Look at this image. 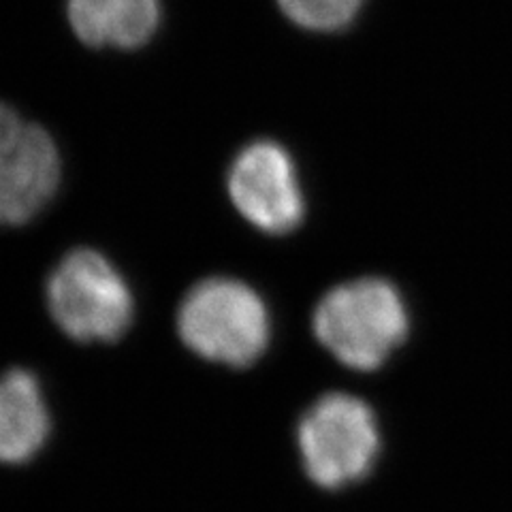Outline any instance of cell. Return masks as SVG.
<instances>
[{"instance_id":"1","label":"cell","mask_w":512,"mask_h":512,"mask_svg":"<svg viewBox=\"0 0 512 512\" xmlns=\"http://www.w3.org/2000/svg\"><path fill=\"white\" fill-rule=\"evenodd\" d=\"M318 342L355 370H376L406 338L408 314L395 288L376 278L342 284L318 303Z\"/></svg>"},{"instance_id":"2","label":"cell","mask_w":512,"mask_h":512,"mask_svg":"<svg viewBox=\"0 0 512 512\" xmlns=\"http://www.w3.org/2000/svg\"><path fill=\"white\" fill-rule=\"evenodd\" d=\"M47 308L75 342H116L131 327L135 299L107 256L90 248L69 252L47 278Z\"/></svg>"},{"instance_id":"3","label":"cell","mask_w":512,"mask_h":512,"mask_svg":"<svg viewBox=\"0 0 512 512\" xmlns=\"http://www.w3.org/2000/svg\"><path fill=\"white\" fill-rule=\"evenodd\" d=\"M178 331L199 357L244 367L263 355L269 342V314L263 299L244 282L210 278L186 293Z\"/></svg>"},{"instance_id":"4","label":"cell","mask_w":512,"mask_h":512,"mask_svg":"<svg viewBox=\"0 0 512 512\" xmlns=\"http://www.w3.org/2000/svg\"><path fill=\"white\" fill-rule=\"evenodd\" d=\"M297 440L303 468L323 489H342L365 478L380 446L374 412L348 393L320 397L303 414Z\"/></svg>"},{"instance_id":"5","label":"cell","mask_w":512,"mask_h":512,"mask_svg":"<svg viewBox=\"0 0 512 512\" xmlns=\"http://www.w3.org/2000/svg\"><path fill=\"white\" fill-rule=\"evenodd\" d=\"M60 154L50 133L0 103V227H18L52 201Z\"/></svg>"},{"instance_id":"6","label":"cell","mask_w":512,"mask_h":512,"mask_svg":"<svg viewBox=\"0 0 512 512\" xmlns=\"http://www.w3.org/2000/svg\"><path fill=\"white\" fill-rule=\"evenodd\" d=\"M229 195L256 229L288 233L303 218V195L293 160L274 141H254L229 169Z\"/></svg>"},{"instance_id":"7","label":"cell","mask_w":512,"mask_h":512,"mask_svg":"<svg viewBox=\"0 0 512 512\" xmlns=\"http://www.w3.org/2000/svg\"><path fill=\"white\" fill-rule=\"evenodd\" d=\"M52 419L37 376L11 370L0 376V463H26L50 438Z\"/></svg>"},{"instance_id":"8","label":"cell","mask_w":512,"mask_h":512,"mask_svg":"<svg viewBox=\"0 0 512 512\" xmlns=\"http://www.w3.org/2000/svg\"><path fill=\"white\" fill-rule=\"evenodd\" d=\"M75 35L92 47L137 50L160 24V0H69Z\"/></svg>"},{"instance_id":"9","label":"cell","mask_w":512,"mask_h":512,"mask_svg":"<svg viewBox=\"0 0 512 512\" xmlns=\"http://www.w3.org/2000/svg\"><path fill=\"white\" fill-rule=\"evenodd\" d=\"M291 22L308 30H338L346 26L363 0H278Z\"/></svg>"}]
</instances>
